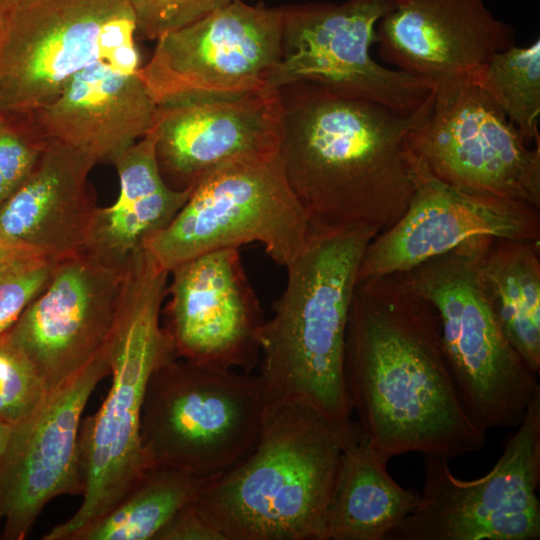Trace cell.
<instances>
[{"instance_id": "1", "label": "cell", "mask_w": 540, "mask_h": 540, "mask_svg": "<svg viewBox=\"0 0 540 540\" xmlns=\"http://www.w3.org/2000/svg\"><path fill=\"white\" fill-rule=\"evenodd\" d=\"M345 380L357 426L383 458L445 459L486 442L450 373L435 309L395 275L357 282L346 330Z\"/></svg>"}, {"instance_id": "2", "label": "cell", "mask_w": 540, "mask_h": 540, "mask_svg": "<svg viewBox=\"0 0 540 540\" xmlns=\"http://www.w3.org/2000/svg\"><path fill=\"white\" fill-rule=\"evenodd\" d=\"M279 154L288 183L311 223L362 225L378 234L403 215L416 189L419 162L410 133L429 114L346 98L309 83L281 89Z\"/></svg>"}, {"instance_id": "3", "label": "cell", "mask_w": 540, "mask_h": 540, "mask_svg": "<svg viewBox=\"0 0 540 540\" xmlns=\"http://www.w3.org/2000/svg\"><path fill=\"white\" fill-rule=\"evenodd\" d=\"M378 231L312 223L303 251L285 268L287 283L260 335L259 374L266 401L307 406L329 421H353L345 338L363 254Z\"/></svg>"}, {"instance_id": "4", "label": "cell", "mask_w": 540, "mask_h": 540, "mask_svg": "<svg viewBox=\"0 0 540 540\" xmlns=\"http://www.w3.org/2000/svg\"><path fill=\"white\" fill-rule=\"evenodd\" d=\"M359 432L313 409L266 401L258 439L236 465L206 478L191 501L223 540H324L341 453Z\"/></svg>"}, {"instance_id": "5", "label": "cell", "mask_w": 540, "mask_h": 540, "mask_svg": "<svg viewBox=\"0 0 540 540\" xmlns=\"http://www.w3.org/2000/svg\"><path fill=\"white\" fill-rule=\"evenodd\" d=\"M169 272L146 250L125 264L112 330L105 344L111 386L79 431L83 479L77 511L43 536L76 540L135 488L147 469L140 435L141 411L149 378L173 356L160 321Z\"/></svg>"}, {"instance_id": "6", "label": "cell", "mask_w": 540, "mask_h": 540, "mask_svg": "<svg viewBox=\"0 0 540 540\" xmlns=\"http://www.w3.org/2000/svg\"><path fill=\"white\" fill-rule=\"evenodd\" d=\"M495 238L477 237L394 274L436 311L443 352L461 403L484 433L518 426L540 392L534 372L505 336L481 264Z\"/></svg>"}, {"instance_id": "7", "label": "cell", "mask_w": 540, "mask_h": 540, "mask_svg": "<svg viewBox=\"0 0 540 540\" xmlns=\"http://www.w3.org/2000/svg\"><path fill=\"white\" fill-rule=\"evenodd\" d=\"M265 405L257 375L171 356L151 374L142 405L147 469L221 474L254 447Z\"/></svg>"}, {"instance_id": "8", "label": "cell", "mask_w": 540, "mask_h": 540, "mask_svg": "<svg viewBox=\"0 0 540 540\" xmlns=\"http://www.w3.org/2000/svg\"><path fill=\"white\" fill-rule=\"evenodd\" d=\"M311 228L277 152L234 159L204 175L143 248L169 273L204 253L252 242L286 267L305 248Z\"/></svg>"}, {"instance_id": "9", "label": "cell", "mask_w": 540, "mask_h": 540, "mask_svg": "<svg viewBox=\"0 0 540 540\" xmlns=\"http://www.w3.org/2000/svg\"><path fill=\"white\" fill-rule=\"evenodd\" d=\"M136 38L129 0H19L0 43V115L51 102L98 61L139 70Z\"/></svg>"}, {"instance_id": "10", "label": "cell", "mask_w": 540, "mask_h": 540, "mask_svg": "<svg viewBox=\"0 0 540 540\" xmlns=\"http://www.w3.org/2000/svg\"><path fill=\"white\" fill-rule=\"evenodd\" d=\"M539 484L540 392L486 475L462 480L424 455L419 503L385 540H538Z\"/></svg>"}, {"instance_id": "11", "label": "cell", "mask_w": 540, "mask_h": 540, "mask_svg": "<svg viewBox=\"0 0 540 540\" xmlns=\"http://www.w3.org/2000/svg\"><path fill=\"white\" fill-rule=\"evenodd\" d=\"M395 0H347L282 6L281 55L267 88L309 83L338 96L402 114L425 105L433 92L417 78L371 55L379 20Z\"/></svg>"}, {"instance_id": "12", "label": "cell", "mask_w": 540, "mask_h": 540, "mask_svg": "<svg viewBox=\"0 0 540 540\" xmlns=\"http://www.w3.org/2000/svg\"><path fill=\"white\" fill-rule=\"evenodd\" d=\"M282 9L243 0L156 40L139 75L156 105L268 89L281 55Z\"/></svg>"}, {"instance_id": "13", "label": "cell", "mask_w": 540, "mask_h": 540, "mask_svg": "<svg viewBox=\"0 0 540 540\" xmlns=\"http://www.w3.org/2000/svg\"><path fill=\"white\" fill-rule=\"evenodd\" d=\"M409 144L437 179L540 210V146L531 148L478 86L433 99L425 120L410 133Z\"/></svg>"}, {"instance_id": "14", "label": "cell", "mask_w": 540, "mask_h": 540, "mask_svg": "<svg viewBox=\"0 0 540 540\" xmlns=\"http://www.w3.org/2000/svg\"><path fill=\"white\" fill-rule=\"evenodd\" d=\"M110 374L104 349L47 392L39 406L11 426L0 460V539H25L54 498L83 493L79 431L97 384Z\"/></svg>"}, {"instance_id": "15", "label": "cell", "mask_w": 540, "mask_h": 540, "mask_svg": "<svg viewBox=\"0 0 540 540\" xmlns=\"http://www.w3.org/2000/svg\"><path fill=\"white\" fill-rule=\"evenodd\" d=\"M163 331L175 358L252 373L265 323L239 248L199 255L174 268Z\"/></svg>"}, {"instance_id": "16", "label": "cell", "mask_w": 540, "mask_h": 540, "mask_svg": "<svg viewBox=\"0 0 540 540\" xmlns=\"http://www.w3.org/2000/svg\"><path fill=\"white\" fill-rule=\"evenodd\" d=\"M124 266L107 265L85 252L55 260L47 285L10 328L47 392L104 349Z\"/></svg>"}, {"instance_id": "17", "label": "cell", "mask_w": 540, "mask_h": 540, "mask_svg": "<svg viewBox=\"0 0 540 540\" xmlns=\"http://www.w3.org/2000/svg\"><path fill=\"white\" fill-rule=\"evenodd\" d=\"M419 165L418 183L407 209L368 244L358 281L407 272L477 237L540 241L539 210L462 190Z\"/></svg>"}, {"instance_id": "18", "label": "cell", "mask_w": 540, "mask_h": 540, "mask_svg": "<svg viewBox=\"0 0 540 540\" xmlns=\"http://www.w3.org/2000/svg\"><path fill=\"white\" fill-rule=\"evenodd\" d=\"M379 56L441 100L473 85L491 57L514 45L513 28L483 0H395L376 27Z\"/></svg>"}, {"instance_id": "19", "label": "cell", "mask_w": 540, "mask_h": 540, "mask_svg": "<svg viewBox=\"0 0 540 540\" xmlns=\"http://www.w3.org/2000/svg\"><path fill=\"white\" fill-rule=\"evenodd\" d=\"M282 125L279 90L157 105L152 128L160 171L181 189L194 187L228 161L279 152Z\"/></svg>"}, {"instance_id": "20", "label": "cell", "mask_w": 540, "mask_h": 540, "mask_svg": "<svg viewBox=\"0 0 540 540\" xmlns=\"http://www.w3.org/2000/svg\"><path fill=\"white\" fill-rule=\"evenodd\" d=\"M157 105L139 70L98 61L51 102L17 119L43 147L68 150L94 166L113 161L153 127Z\"/></svg>"}, {"instance_id": "21", "label": "cell", "mask_w": 540, "mask_h": 540, "mask_svg": "<svg viewBox=\"0 0 540 540\" xmlns=\"http://www.w3.org/2000/svg\"><path fill=\"white\" fill-rule=\"evenodd\" d=\"M93 167L68 150L45 148L0 205V233L54 261L82 253L97 208L87 187Z\"/></svg>"}, {"instance_id": "22", "label": "cell", "mask_w": 540, "mask_h": 540, "mask_svg": "<svg viewBox=\"0 0 540 540\" xmlns=\"http://www.w3.org/2000/svg\"><path fill=\"white\" fill-rule=\"evenodd\" d=\"M119 195L95 209L83 252L107 265L123 267L128 258L163 230L188 200L193 187L166 183L156 155L153 128L114 161Z\"/></svg>"}, {"instance_id": "23", "label": "cell", "mask_w": 540, "mask_h": 540, "mask_svg": "<svg viewBox=\"0 0 540 540\" xmlns=\"http://www.w3.org/2000/svg\"><path fill=\"white\" fill-rule=\"evenodd\" d=\"M360 430L344 447L325 515L324 540H385L420 495L389 474Z\"/></svg>"}, {"instance_id": "24", "label": "cell", "mask_w": 540, "mask_h": 540, "mask_svg": "<svg viewBox=\"0 0 540 540\" xmlns=\"http://www.w3.org/2000/svg\"><path fill=\"white\" fill-rule=\"evenodd\" d=\"M485 288L514 349L540 369V242L493 239L481 264Z\"/></svg>"}, {"instance_id": "25", "label": "cell", "mask_w": 540, "mask_h": 540, "mask_svg": "<svg viewBox=\"0 0 540 540\" xmlns=\"http://www.w3.org/2000/svg\"><path fill=\"white\" fill-rule=\"evenodd\" d=\"M205 479L175 469H148L127 496L83 529L76 540H154L194 499Z\"/></svg>"}, {"instance_id": "26", "label": "cell", "mask_w": 540, "mask_h": 540, "mask_svg": "<svg viewBox=\"0 0 540 540\" xmlns=\"http://www.w3.org/2000/svg\"><path fill=\"white\" fill-rule=\"evenodd\" d=\"M485 91L530 145H540V41L495 53L474 84Z\"/></svg>"}, {"instance_id": "27", "label": "cell", "mask_w": 540, "mask_h": 540, "mask_svg": "<svg viewBox=\"0 0 540 540\" xmlns=\"http://www.w3.org/2000/svg\"><path fill=\"white\" fill-rule=\"evenodd\" d=\"M47 394L34 365L13 337L0 335V421L14 426L27 418Z\"/></svg>"}, {"instance_id": "28", "label": "cell", "mask_w": 540, "mask_h": 540, "mask_svg": "<svg viewBox=\"0 0 540 540\" xmlns=\"http://www.w3.org/2000/svg\"><path fill=\"white\" fill-rule=\"evenodd\" d=\"M54 260L37 256L0 274V335L9 330L47 285Z\"/></svg>"}, {"instance_id": "29", "label": "cell", "mask_w": 540, "mask_h": 540, "mask_svg": "<svg viewBox=\"0 0 540 540\" xmlns=\"http://www.w3.org/2000/svg\"><path fill=\"white\" fill-rule=\"evenodd\" d=\"M239 0H129L137 37L157 40L219 8Z\"/></svg>"}, {"instance_id": "30", "label": "cell", "mask_w": 540, "mask_h": 540, "mask_svg": "<svg viewBox=\"0 0 540 540\" xmlns=\"http://www.w3.org/2000/svg\"><path fill=\"white\" fill-rule=\"evenodd\" d=\"M43 150L17 119L0 115V205L28 177Z\"/></svg>"}, {"instance_id": "31", "label": "cell", "mask_w": 540, "mask_h": 540, "mask_svg": "<svg viewBox=\"0 0 540 540\" xmlns=\"http://www.w3.org/2000/svg\"><path fill=\"white\" fill-rule=\"evenodd\" d=\"M154 540H223V537L189 502L168 521Z\"/></svg>"}, {"instance_id": "32", "label": "cell", "mask_w": 540, "mask_h": 540, "mask_svg": "<svg viewBox=\"0 0 540 540\" xmlns=\"http://www.w3.org/2000/svg\"><path fill=\"white\" fill-rule=\"evenodd\" d=\"M37 256L45 255L0 233V274L23 260Z\"/></svg>"}, {"instance_id": "33", "label": "cell", "mask_w": 540, "mask_h": 540, "mask_svg": "<svg viewBox=\"0 0 540 540\" xmlns=\"http://www.w3.org/2000/svg\"><path fill=\"white\" fill-rule=\"evenodd\" d=\"M18 3L19 0H0V43Z\"/></svg>"}, {"instance_id": "34", "label": "cell", "mask_w": 540, "mask_h": 540, "mask_svg": "<svg viewBox=\"0 0 540 540\" xmlns=\"http://www.w3.org/2000/svg\"><path fill=\"white\" fill-rule=\"evenodd\" d=\"M11 430V426L0 421V460Z\"/></svg>"}]
</instances>
